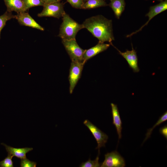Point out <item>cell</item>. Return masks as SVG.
<instances>
[{"instance_id": "1", "label": "cell", "mask_w": 167, "mask_h": 167, "mask_svg": "<svg viewBox=\"0 0 167 167\" xmlns=\"http://www.w3.org/2000/svg\"><path fill=\"white\" fill-rule=\"evenodd\" d=\"M82 24L84 28L87 29L100 42H108L111 44L114 40L112 20L101 15L87 19Z\"/></svg>"}, {"instance_id": "2", "label": "cell", "mask_w": 167, "mask_h": 167, "mask_svg": "<svg viewBox=\"0 0 167 167\" xmlns=\"http://www.w3.org/2000/svg\"><path fill=\"white\" fill-rule=\"evenodd\" d=\"M62 19L58 36L62 39H75L78 32L84 28L82 24H79L66 13L62 17Z\"/></svg>"}, {"instance_id": "3", "label": "cell", "mask_w": 167, "mask_h": 167, "mask_svg": "<svg viewBox=\"0 0 167 167\" xmlns=\"http://www.w3.org/2000/svg\"><path fill=\"white\" fill-rule=\"evenodd\" d=\"M62 43L72 61L86 62L83 55L85 50L82 49L77 44L76 39H62Z\"/></svg>"}, {"instance_id": "4", "label": "cell", "mask_w": 167, "mask_h": 167, "mask_svg": "<svg viewBox=\"0 0 167 167\" xmlns=\"http://www.w3.org/2000/svg\"><path fill=\"white\" fill-rule=\"evenodd\" d=\"M64 4L61 2L45 4L43 10L37 14V16L40 17H53L59 19L66 13L64 9Z\"/></svg>"}, {"instance_id": "5", "label": "cell", "mask_w": 167, "mask_h": 167, "mask_svg": "<svg viewBox=\"0 0 167 167\" xmlns=\"http://www.w3.org/2000/svg\"><path fill=\"white\" fill-rule=\"evenodd\" d=\"M85 62L72 61L70 69L68 79L70 83L69 92L70 94L73 90L80 78Z\"/></svg>"}, {"instance_id": "6", "label": "cell", "mask_w": 167, "mask_h": 167, "mask_svg": "<svg viewBox=\"0 0 167 167\" xmlns=\"http://www.w3.org/2000/svg\"><path fill=\"white\" fill-rule=\"evenodd\" d=\"M84 124L88 128L96 139L97 143L96 149H98L99 154L100 149L101 147H105L108 139V136L88 120H85Z\"/></svg>"}, {"instance_id": "7", "label": "cell", "mask_w": 167, "mask_h": 167, "mask_svg": "<svg viewBox=\"0 0 167 167\" xmlns=\"http://www.w3.org/2000/svg\"><path fill=\"white\" fill-rule=\"evenodd\" d=\"M105 156V160L100 167H124L125 166L124 159L116 151L108 153Z\"/></svg>"}, {"instance_id": "8", "label": "cell", "mask_w": 167, "mask_h": 167, "mask_svg": "<svg viewBox=\"0 0 167 167\" xmlns=\"http://www.w3.org/2000/svg\"><path fill=\"white\" fill-rule=\"evenodd\" d=\"M167 9V0L161 1L159 3L154 6H151L149 12L146 15L148 17V20L138 30L126 36V37H130L141 31L143 28L147 25L149 21L157 15L164 11Z\"/></svg>"}, {"instance_id": "9", "label": "cell", "mask_w": 167, "mask_h": 167, "mask_svg": "<svg viewBox=\"0 0 167 167\" xmlns=\"http://www.w3.org/2000/svg\"><path fill=\"white\" fill-rule=\"evenodd\" d=\"M15 18L21 25L31 27L41 31L44 30V28L37 23L26 11L17 13L15 15Z\"/></svg>"}, {"instance_id": "10", "label": "cell", "mask_w": 167, "mask_h": 167, "mask_svg": "<svg viewBox=\"0 0 167 167\" xmlns=\"http://www.w3.org/2000/svg\"><path fill=\"white\" fill-rule=\"evenodd\" d=\"M111 44L117 49L119 54L126 60L129 66L132 69L134 72H137L139 71V69L138 66V59L136 52L134 49L132 44V50H126L124 52H121L114 47L112 43Z\"/></svg>"}, {"instance_id": "11", "label": "cell", "mask_w": 167, "mask_h": 167, "mask_svg": "<svg viewBox=\"0 0 167 167\" xmlns=\"http://www.w3.org/2000/svg\"><path fill=\"white\" fill-rule=\"evenodd\" d=\"M110 45V44H105L99 41L95 46L88 49L85 50L83 55L84 61L86 62L88 59L106 50Z\"/></svg>"}, {"instance_id": "12", "label": "cell", "mask_w": 167, "mask_h": 167, "mask_svg": "<svg viewBox=\"0 0 167 167\" xmlns=\"http://www.w3.org/2000/svg\"><path fill=\"white\" fill-rule=\"evenodd\" d=\"M5 147L8 154L15 156L20 159L25 158L26 154L33 150L32 148H15L7 145L4 143H1Z\"/></svg>"}, {"instance_id": "13", "label": "cell", "mask_w": 167, "mask_h": 167, "mask_svg": "<svg viewBox=\"0 0 167 167\" xmlns=\"http://www.w3.org/2000/svg\"><path fill=\"white\" fill-rule=\"evenodd\" d=\"M113 117V123L114 125L118 135V138L122 137V122L117 106L113 103H111Z\"/></svg>"}, {"instance_id": "14", "label": "cell", "mask_w": 167, "mask_h": 167, "mask_svg": "<svg viewBox=\"0 0 167 167\" xmlns=\"http://www.w3.org/2000/svg\"><path fill=\"white\" fill-rule=\"evenodd\" d=\"M9 12L15 11L17 13L25 11L22 0H3Z\"/></svg>"}, {"instance_id": "15", "label": "cell", "mask_w": 167, "mask_h": 167, "mask_svg": "<svg viewBox=\"0 0 167 167\" xmlns=\"http://www.w3.org/2000/svg\"><path fill=\"white\" fill-rule=\"evenodd\" d=\"M109 4L116 18L119 19L124 10L126 3L125 0H111Z\"/></svg>"}, {"instance_id": "16", "label": "cell", "mask_w": 167, "mask_h": 167, "mask_svg": "<svg viewBox=\"0 0 167 167\" xmlns=\"http://www.w3.org/2000/svg\"><path fill=\"white\" fill-rule=\"evenodd\" d=\"M108 4L104 0H88L84 3L83 9H91L107 6Z\"/></svg>"}, {"instance_id": "17", "label": "cell", "mask_w": 167, "mask_h": 167, "mask_svg": "<svg viewBox=\"0 0 167 167\" xmlns=\"http://www.w3.org/2000/svg\"><path fill=\"white\" fill-rule=\"evenodd\" d=\"M15 18V15H13L12 12H9L7 11L0 16V39L2 30L5 26L6 22Z\"/></svg>"}, {"instance_id": "18", "label": "cell", "mask_w": 167, "mask_h": 167, "mask_svg": "<svg viewBox=\"0 0 167 167\" xmlns=\"http://www.w3.org/2000/svg\"><path fill=\"white\" fill-rule=\"evenodd\" d=\"M25 11L32 7L41 6H43L44 4L41 0H22Z\"/></svg>"}, {"instance_id": "19", "label": "cell", "mask_w": 167, "mask_h": 167, "mask_svg": "<svg viewBox=\"0 0 167 167\" xmlns=\"http://www.w3.org/2000/svg\"><path fill=\"white\" fill-rule=\"evenodd\" d=\"M167 120V112H165L161 117H160L159 120L156 122L154 124V126L148 130L146 135V138H145L143 142L145 141L148 138H149L152 133L153 130L157 126L159 125L165 121Z\"/></svg>"}, {"instance_id": "20", "label": "cell", "mask_w": 167, "mask_h": 167, "mask_svg": "<svg viewBox=\"0 0 167 167\" xmlns=\"http://www.w3.org/2000/svg\"><path fill=\"white\" fill-rule=\"evenodd\" d=\"M99 157L98 156L94 160H91L89 158L85 162L81 163L79 167H100L101 164L99 162Z\"/></svg>"}, {"instance_id": "21", "label": "cell", "mask_w": 167, "mask_h": 167, "mask_svg": "<svg viewBox=\"0 0 167 167\" xmlns=\"http://www.w3.org/2000/svg\"><path fill=\"white\" fill-rule=\"evenodd\" d=\"M13 156L8 154L7 156L3 160L0 161V167H13L12 158Z\"/></svg>"}, {"instance_id": "22", "label": "cell", "mask_w": 167, "mask_h": 167, "mask_svg": "<svg viewBox=\"0 0 167 167\" xmlns=\"http://www.w3.org/2000/svg\"><path fill=\"white\" fill-rule=\"evenodd\" d=\"M36 163L31 161L26 157L21 159L20 165L21 167H36Z\"/></svg>"}, {"instance_id": "23", "label": "cell", "mask_w": 167, "mask_h": 167, "mask_svg": "<svg viewBox=\"0 0 167 167\" xmlns=\"http://www.w3.org/2000/svg\"><path fill=\"white\" fill-rule=\"evenodd\" d=\"M73 7L76 9H82L84 3L82 0H66Z\"/></svg>"}, {"instance_id": "24", "label": "cell", "mask_w": 167, "mask_h": 167, "mask_svg": "<svg viewBox=\"0 0 167 167\" xmlns=\"http://www.w3.org/2000/svg\"><path fill=\"white\" fill-rule=\"evenodd\" d=\"M159 131L161 134L166 139H167V126L166 125L161 128Z\"/></svg>"}, {"instance_id": "25", "label": "cell", "mask_w": 167, "mask_h": 167, "mask_svg": "<svg viewBox=\"0 0 167 167\" xmlns=\"http://www.w3.org/2000/svg\"><path fill=\"white\" fill-rule=\"evenodd\" d=\"M44 4H48L52 3L61 2L62 0H41Z\"/></svg>"}, {"instance_id": "26", "label": "cell", "mask_w": 167, "mask_h": 167, "mask_svg": "<svg viewBox=\"0 0 167 167\" xmlns=\"http://www.w3.org/2000/svg\"><path fill=\"white\" fill-rule=\"evenodd\" d=\"M83 2H84V3L85 2H86L88 0H82Z\"/></svg>"}, {"instance_id": "27", "label": "cell", "mask_w": 167, "mask_h": 167, "mask_svg": "<svg viewBox=\"0 0 167 167\" xmlns=\"http://www.w3.org/2000/svg\"><path fill=\"white\" fill-rule=\"evenodd\" d=\"M157 0L160 1V2H161V1H164V0Z\"/></svg>"}, {"instance_id": "28", "label": "cell", "mask_w": 167, "mask_h": 167, "mask_svg": "<svg viewBox=\"0 0 167 167\" xmlns=\"http://www.w3.org/2000/svg\"><path fill=\"white\" fill-rule=\"evenodd\" d=\"M110 0V1H111V0Z\"/></svg>"}]
</instances>
